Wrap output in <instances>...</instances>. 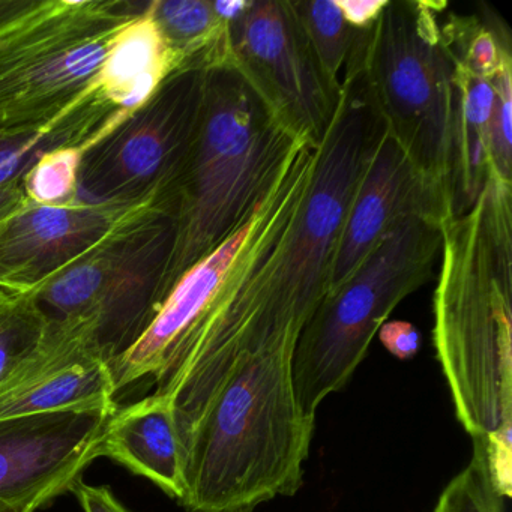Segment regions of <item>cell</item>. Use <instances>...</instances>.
Here are the masks:
<instances>
[{
    "label": "cell",
    "mask_w": 512,
    "mask_h": 512,
    "mask_svg": "<svg viewBox=\"0 0 512 512\" xmlns=\"http://www.w3.org/2000/svg\"><path fill=\"white\" fill-rule=\"evenodd\" d=\"M172 73V59L146 10L122 32L107 59L100 86L113 103L130 113Z\"/></svg>",
    "instance_id": "d6986e66"
},
{
    "label": "cell",
    "mask_w": 512,
    "mask_h": 512,
    "mask_svg": "<svg viewBox=\"0 0 512 512\" xmlns=\"http://www.w3.org/2000/svg\"><path fill=\"white\" fill-rule=\"evenodd\" d=\"M233 70L296 140L319 146L341 100V82L323 70L292 0H253L232 26Z\"/></svg>",
    "instance_id": "30bf717a"
},
{
    "label": "cell",
    "mask_w": 512,
    "mask_h": 512,
    "mask_svg": "<svg viewBox=\"0 0 512 512\" xmlns=\"http://www.w3.org/2000/svg\"><path fill=\"white\" fill-rule=\"evenodd\" d=\"M148 5L49 0L0 35V130L46 124L95 91L122 32Z\"/></svg>",
    "instance_id": "ba28073f"
},
{
    "label": "cell",
    "mask_w": 512,
    "mask_h": 512,
    "mask_svg": "<svg viewBox=\"0 0 512 512\" xmlns=\"http://www.w3.org/2000/svg\"><path fill=\"white\" fill-rule=\"evenodd\" d=\"M148 16L169 52L173 73L232 68V26L215 14L209 0H154Z\"/></svg>",
    "instance_id": "e0dca14e"
},
{
    "label": "cell",
    "mask_w": 512,
    "mask_h": 512,
    "mask_svg": "<svg viewBox=\"0 0 512 512\" xmlns=\"http://www.w3.org/2000/svg\"><path fill=\"white\" fill-rule=\"evenodd\" d=\"M47 325L34 293L0 289V385L31 355Z\"/></svg>",
    "instance_id": "ffe728a7"
},
{
    "label": "cell",
    "mask_w": 512,
    "mask_h": 512,
    "mask_svg": "<svg viewBox=\"0 0 512 512\" xmlns=\"http://www.w3.org/2000/svg\"><path fill=\"white\" fill-rule=\"evenodd\" d=\"M344 19L355 31H367L379 19L388 0H337Z\"/></svg>",
    "instance_id": "83f0119b"
},
{
    "label": "cell",
    "mask_w": 512,
    "mask_h": 512,
    "mask_svg": "<svg viewBox=\"0 0 512 512\" xmlns=\"http://www.w3.org/2000/svg\"><path fill=\"white\" fill-rule=\"evenodd\" d=\"M5 512H34V509H8Z\"/></svg>",
    "instance_id": "1f68e13d"
},
{
    "label": "cell",
    "mask_w": 512,
    "mask_h": 512,
    "mask_svg": "<svg viewBox=\"0 0 512 512\" xmlns=\"http://www.w3.org/2000/svg\"><path fill=\"white\" fill-rule=\"evenodd\" d=\"M176 214V197L137 206L32 292L49 319L91 320L95 346L110 370L142 338L163 305Z\"/></svg>",
    "instance_id": "8992f818"
},
{
    "label": "cell",
    "mask_w": 512,
    "mask_h": 512,
    "mask_svg": "<svg viewBox=\"0 0 512 512\" xmlns=\"http://www.w3.org/2000/svg\"><path fill=\"white\" fill-rule=\"evenodd\" d=\"M71 491L76 494L85 512H133L125 508L109 487L85 484L83 479L74 482Z\"/></svg>",
    "instance_id": "4316f807"
},
{
    "label": "cell",
    "mask_w": 512,
    "mask_h": 512,
    "mask_svg": "<svg viewBox=\"0 0 512 512\" xmlns=\"http://www.w3.org/2000/svg\"><path fill=\"white\" fill-rule=\"evenodd\" d=\"M446 2L388 0L356 32L344 76L358 79L386 133L455 212L457 89L442 16Z\"/></svg>",
    "instance_id": "277c9868"
},
{
    "label": "cell",
    "mask_w": 512,
    "mask_h": 512,
    "mask_svg": "<svg viewBox=\"0 0 512 512\" xmlns=\"http://www.w3.org/2000/svg\"><path fill=\"white\" fill-rule=\"evenodd\" d=\"M49 0H0V35L40 13Z\"/></svg>",
    "instance_id": "f1b7e54d"
},
{
    "label": "cell",
    "mask_w": 512,
    "mask_h": 512,
    "mask_svg": "<svg viewBox=\"0 0 512 512\" xmlns=\"http://www.w3.org/2000/svg\"><path fill=\"white\" fill-rule=\"evenodd\" d=\"M316 163L317 146L299 140L260 199L247 250L154 379V394L172 403L181 442L236 359L298 341L278 320L275 286Z\"/></svg>",
    "instance_id": "3957f363"
},
{
    "label": "cell",
    "mask_w": 512,
    "mask_h": 512,
    "mask_svg": "<svg viewBox=\"0 0 512 512\" xmlns=\"http://www.w3.org/2000/svg\"><path fill=\"white\" fill-rule=\"evenodd\" d=\"M433 343L455 415L512 491V182L490 175L473 205L440 227Z\"/></svg>",
    "instance_id": "6da1fadb"
},
{
    "label": "cell",
    "mask_w": 512,
    "mask_h": 512,
    "mask_svg": "<svg viewBox=\"0 0 512 512\" xmlns=\"http://www.w3.org/2000/svg\"><path fill=\"white\" fill-rule=\"evenodd\" d=\"M442 227L454 209L418 175L403 149L383 131L359 181L332 263L328 293L340 287L406 218Z\"/></svg>",
    "instance_id": "5bb4252c"
},
{
    "label": "cell",
    "mask_w": 512,
    "mask_h": 512,
    "mask_svg": "<svg viewBox=\"0 0 512 512\" xmlns=\"http://www.w3.org/2000/svg\"><path fill=\"white\" fill-rule=\"evenodd\" d=\"M116 404L0 419V512L34 509L71 490L100 457Z\"/></svg>",
    "instance_id": "8fae6325"
},
{
    "label": "cell",
    "mask_w": 512,
    "mask_h": 512,
    "mask_svg": "<svg viewBox=\"0 0 512 512\" xmlns=\"http://www.w3.org/2000/svg\"><path fill=\"white\" fill-rule=\"evenodd\" d=\"M377 334L385 349L401 361L415 358L416 353L421 349V332L412 323L404 320L383 323Z\"/></svg>",
    "instance_id": "484cf974"
},
{
    "label": "cell",
    "mask_w": 512,
    "mask_h": 512,
    "mask_svg": "<svg viewBox=\"0 0 512 512\" xmlns=\"http://www.w3.org/2000/svg\"><path fill=\"white\" fill-rule=\"evenodd\" d=\"M443 32L455 61L475 76L491 80L505 65L512 64L508 38L476 17L449 14Z\"/></svg>",
    "instance_id": "44dd1931"
},
{
    "label": "cell",
    "mask_w": 512,
    "mask_h": 512,
    "mask_svg": "<svg viewBox=\"0 0 512 512\" xmlns=\"http://www.w3.org/2000/svg\"><path fill=\"white\" fill-rule=\"evenodd\" d=\"M296 344L241 356L182 439L188 512H253L304 481L316 418L296 400Z\"/></svg>",
    "instance_id": "7a4b0ae2"
},
{
    "label": "cell",
    "mask_w": 512,
    "mask_h": 512,
    "mask_svg": "<svg viewBox=\"0 0 512 512\" xmlns=\"http://www.w3.org/2000/svg\"><path fill=\"white\" fill-rule=\"evenodd\" d=\"M127 115L98 86L46 124L0 130V190L22 184L53 152L89 148Z\"/></svg>",
    "instance_id": "2e32d148"
},
{
    "label": "cell",
    "mask_w": 512,
    "mask_h": 512,
    "mask_svg": "<svg viewBox=\"0 0 512 512\" xmlns=\"http://www.w3.org/2000/svg\"><path fill=\"white\" fill-rule=\"evenodd\" d=\"M298 142L238 71L206 73L199 134L178 188L163 304L179 278L244 223Z\"/></svg>",
    "instance_id": "5b68a950"
},
{
    "label": "cell",
    "mask_w": 512,
    "mask_h": 512,
    "mask_svg": "<svg viewBox=\"0 0 512 512\" xmlns=\"http://www.w3.org/2000/svg\"><path fill=\"white\" fill-rule=\"evenodd\" d=\"M115 395L91 320L49 319L38 346L0 385V419L115 403Z\"/></svg>",
    "instance_id": "4fadbf2b"
},
{
    "label": "cell",
    "mask_w": 512,
    "mask_h": 512,
    "mask_svg": "<svg viewBox=\"0 0 512 512\" xmlns=\"http://www.w3.org/2000/svg\"><path fill=\"white\" fill-rule=\"evenodd\" d=\"M137 206L80 199L38 203L26 197L0 223V289L34 292L100 242Z\"/></svg>",
    "instance_id": "7c38bea8"
},
{
    "label": "cell",
    "mask_w": 512,
    "mask_h": 512,
    "mask_svg": "<svg viewBox=\"0 0 512 512\" xmlns=\"http://www.w3.org/2000/svg\"><path fill=\"white\" fill-rule=\"evenodd\" d=\"M496 103L490 130L491 175L512 182V64L493 77Z\"/></svg>",
    "instance_id": "d4e9b609"
},
{
    "label": "cell",
    "mask_w": 512,
    "mask_h": 512,
    "mask_svg": "<svg viewBox=\"0 0 512 512\" xmlns=\"http://www.w3.org/2000/svg\"><path fill=\"white\" fill-rule=\"evenodd\" d=\"M457 89V170L455 217L475 202L491 175L490 130L496 91L493 79L469 73L455 61Z\"/></svg>",
    "instance_id": "ac0fdd59"
},
{
    "label": "cell",
    "mask_w": 512,
    "mask_h": 512,
    "mask_svg": "<svg viewBox=\"0 0 512 512\" xmlns=\"http://www.w3.org/2000/svg\"><path fill=\"white\" fill-rule=\"evenodd\" d=\"M292 4L323 70L341 82L340 73L346 67L358 31L350 28L337 0H299Z\"/></svg>",
    "instance_id": "7402d4cb"
},
{
    "label": "cell",
    "mask_w": 512,
    "mask_h": 512,
    "mask_svg": "<svg viewBox=\"0 0 512 512\" xmlns=\"http://www.w3.org/2000/svg\"><path fill=\"white\" fill-rule=\"evenodd\" d=\"M98 451L178 502L184 496V449L167 398L151 394L124 409L116 407Z\"/></svg>",
    "instance_id": "9a60e30c"
},
{
    "label": "cell",
    "mask_w": 512,
    "mask_h": 512,
    "mask_svg": "<svg viewBox=\"0 0 512 512\" xmlns=\"http://www.w3.org/2000/svg\"><path fill=\"white\" fill-rule=\"evenodd\" d=\"M472 442V458L443 488L431 512H505L506 497L497 488L484 446Z\"/></svg>",
    "instance_id": "603a6c76"
},
{
    "label": "cell",
    "mask_w": 512,
    "mask_h": 512,
    "mask_svg": "<svg viewBox=\"0 0 512 512\" xmlns=\"http://www.w3.org/2000/svg\"><path fill=\"white\" fill-rule=\"evenodd\" d=\"M25 200L26 193L22 184L0 190V223L16 212L25 203Z\"/></svg>",
    "instance_id": "4dcf8cb0"
},
{
    "label": "cell",
    "mask_w": 512,
    "mask_h": 512,
    "mask_svg": "<svg viewBox=\"0 0 512 512\" xmlns=\"http://www.w3.org/2000/svg\"><path fill=\"white\" fill-rule=\"evenodd\" d=\"M85 149L88 148L61 149L47 155L23 179L26 197L38 203H67L79 199L77 173Z\"/></svg>",
    "instance_id": "cb8c5ba5"
},
{
    "label": "cell",
    "mask_w": 512,
    "mask_h": 512,
    "mask_svg": "<svg viewBox=\"0 0 512 512\" xmlns=\"http://www.w3.org/2000/svg\"><path fill=\"white\" fill-rule=\"evenodd\" d=\"M206 73L175 71L80 158V200L137 206L176 197L199 134Z\"/></svg>",
    "instance_id": "9c48e42d"
},
{
    "label": "cell",
    "mask_w": 512,
    "mask_h": 512,
    "mask_svg": "<svg viewBox=\"0 0 512 512\" xmlns=\"http://www.w3.org/2000/svg\"><path fill=\"white\" fill-rule=\"evenodd\" d=\"M253 0H220L212 2L215 14L230 26L236 25L250 10Z\"/></svg>",
    "instance_id": "f546056e"
},
{
    "label": "cell",
    "mask_w": 512,
    "mask_h": 512,
    "mask_svg": "<svg viewBox=\"0 0 512 512\" xmlns=\"http://www.w3.org/2000/svg\"><path fill=\"white\" fill-rule=\"evenodd\" d=\"M440 227L406 218L340 287L326 293L305 323L292 359L296 400L308 416L352 379L389 314L431 280Z\"/></svg>",
    "instance_id": "52a82bcc"
}]
</instances>
